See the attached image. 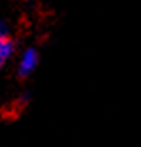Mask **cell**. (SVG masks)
Segmentation results:
<instances>
[{"label":"cell","mask_w":141,"mask_h":147,"mask_svg":"<svg viewBox=\"0 0 141 147\" xmlns=\"http://www.w3.org/2000/svg\"><path fill=\"white\" fill-rule=\"evenodd\" d=\"M37 65H39V52L34 47H29L20 55L17 72H19L20 77H29V75H32L35 72Z\"/></svg>","instance_id":"6da1fadb"},{"label":"cell","mask_w":141,"mask_h":147,"mask_svg":"<svg viewBox=\"0 0 141 147\" xmlns=\"http://www.w3.org/2000/svg\"><path fill=\"white\" fill-rule=\"evenodd\" d=\"M14 55V42L7 38L0 40V69H3V65L10 60V57Z\"/></svg>","instance_id":"7a4b0ae2"},{"label":"cell","mask_w":141,"mask_h":147,"mask_svg":"<svg viewBox=\"0 0 141 147\" xmlns=\"http://www.w3.org/2000/svg\"><path fill=\"white\" fill-rule=\"evenodd\" d=\"M9 37V27L5 22H0V40L2 38H7Z\"/></svg>","instance_id":"3957f363"}]
</instances>
